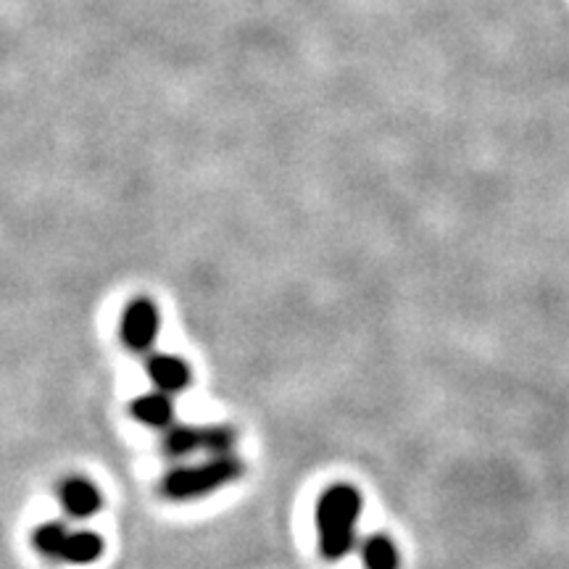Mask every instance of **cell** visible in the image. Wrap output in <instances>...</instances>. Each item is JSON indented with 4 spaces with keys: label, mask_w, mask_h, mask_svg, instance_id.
Returning a JSON list of instances; mask_svg holds the SVG:
<instances>
[{
    "label": "cell",
    "mask_w": 569,
    "mask_h": 569,
    "mask_svg": "<svg viewBox=\"0 0 569 569\" xmlns=\"http://www.w3.org/2000/svg\"><path fill=\"white\" fill-rule=\"evenodd\" d=\"M130 415L146 427H172L174 425V401L163 390L142 393L132 401Z\"/></svg>",
    "instance_id": "obj_8"
},
{
    "label": "cell",
    "mask_w": 569,
    "mask_h": 569,
    "mask_svg": "<svg viewBox=\"0 0 569 569\" xmlns=\"http://www.w3.org/2000/svg\"><path fill=\"white\" fill-rule=\"evenodd\" d=\"M246 465L232 453L211 457L196 467H177L161 480V493L169 501H196L243 478Z\"/></svg>",
    "instance_id": "obj_2"
},
{
    "label": "cell",
    "mask_w": 569,
    "mask_h": 569,
    "mask_svg": "<svg viewBox=\"0 0 569 569\" xmlns=\"http://www.w3.org/2000/svg\"><path fill=\"white\" fill-rule=\"evenodd\" d=\"M238 436L230 427L222 425H172L163 440V448L172 457H188V453H211V457H222L230 453Z\"/></svg>",
    "instance_id": "obj_4"
},
{
    "label": "cell",
    "mask_w": 569,
    "mask_h": 569,
    "mask_svg": "<svg viewBox=\"0 0 569 569\" xmlns=\"http://www.w3.org/2000/svg\"><path fill=\"white\" fill-rule=\"evenodd\" d=\"M59 501L69 517L88 519L103 507L101 490L84 478H69L59 486Z\"/></svg>",
    "instance_id": "obj_7"
},
{
    "label": "cell",
    "mask_w": 569,
    "mask_h": 569,
    "mask_svg": "<svg viewBox=\"0 0 569 569\" xmlns=\"http://www.w3.org/2000/svg\"><path fill=\"white\" fill-rule=\"evenodd\" d=\"M365 498L348 482L327 488L317 503L319 551L325 559L338 561L351 553L356 543V522H359Z\"/></svg>",
    "instance_id": "obj_1"
},
{
    "label": "cell",
    "mask_w": 569,
    "mask_h": 569,
    "mask_svg": "<svg viewBox=\"0 0 569 569\" xmlns=\"http://www.w3.org/2000/svg\"><path fill=\"white\" fill-rule=\"evenodd\" d=\"M146 372L153 380L156 390H163V393L174 396L190 386L193 380V372L184 365L180 356L174 353H151L146 359Z\"/></svg>",
    "instance_id": "obj_6"
},
{
    "label": "cell",
    "mask_w": 569,
    "mask_h": 569,
    "mask_svg": "<svg viewBox=\"0 0 569 569\" xmlns=\"http://www.w3.org/2000/svg\"><path fill=\"white\" fill-rule=\"evenodd\" d=\"M159 306H156L151 298H134V301L127 303L119 336H122V343L130 348V351L148 353L156 346V338H159Z\"/></svg>",
    "instance_id": "obj_5"
},
{
    "label": "cell",
    "mask_w": 569,
    "mask_h": 569,
    "mask_svg": "<svg viewBox=\"0 0 569 569\" xmlns=\"http://www.w3.org/2000/svg\"><path fill=\"white\" fill-rule=\"evenodd\" d=\"M34 549L42 557H51L67 565H92L103 557V540L96 532H74L67 530V525L48 522L34 530Z\"/></svg>",
    "instance_id": "obj_3"
},
{
    "label": "cell",
    "mask_w": 569,
    "mask_h": 569,
    "mask_svg": "<svg viewBox=\"0 0 569 569\" xmlns=\"http://www.w3.org/2000/svg\"><path fill=\"white\" fill-rule=\"evenodd\" d=\"M361 559H365L367 569H398L401 565L396 543L388 536L367 538L361 543Z\"/></svg>",
    "instance_id": "obj_9"
}]
</instances>
